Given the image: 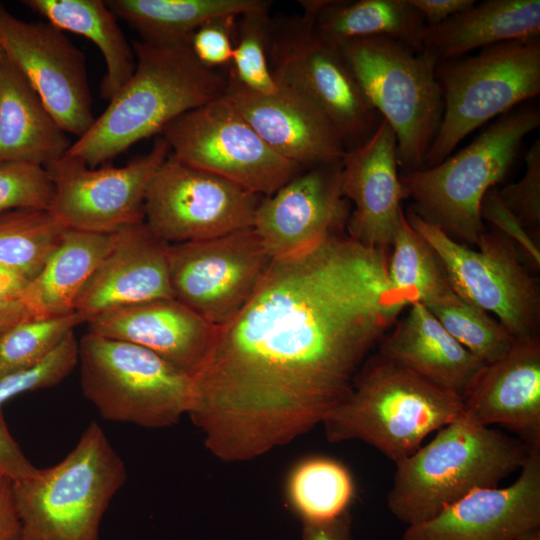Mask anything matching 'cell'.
I'll use <instances>...</instances> for the list:
<instances>
[{
  "label": "cell",
  "mask_w": 540,
  "mask_h": 540,
  "mask_svg": "<svg viewBox=\"0 0 540 540\" xmlns=\"http://www.w3.org/2000/svg\"><path fill=\"white\" fill-rule=\"evenodd\" d=\"M394 325L379 341L378 353L463 398L486 364L455 340L422 303L411 304Z\"/></svg>",
  "instance_id": "cell-24"
},
{
  "label": "cell",
  "mask_w": 540,
  "mask_h": 540,
  "mask_svg": "<svg viewBox=\"0 0 540 540\" xmlns=\"http://www.w3.org/2000/svg\"><path fill=\"white\" fill-rule=\"evenodd\" d=\"M444 110L424 168L450 156L471 132L540 93V37L507 41L438 62Z\"/></svg>",
  "instance_id": "cell-9"
},
{
  "label": "cell",
  "mask_w": 540,
  "mask_h": 540,
  "mask_svg": "<svg viewBox=\"0 0 540 540\" xmlns=\"http://www.w3.org/2000/svg\"><path fill=\"white\" fill-rule=\"evenodd\" d=\"M268 63L276 84L316 106L346 149L366 141L382 118L363 93L339 47L303 13L271 18Z\"/></svg>",
  "instance_id": "cell-10"
},
{
  "label": "cell",
  "mask_w": 540,
  "mask_h": 540,
  "mask_svg": "<svg viewBox=\"0 0 540 540\" xmlns=\"http://www.w3.org/2000/svg\"><path fill=\"white\" fill-rule=\"evenodd\" d=\"M0 540H23L13 482L0 475Z\"/></svg>",
  "instance_id": "cell-43"
},
{
  "label": "cell",
  "mask_w": 540,
  "mask_h": 540,
  "mask_svg": "<svg viewBox=\"0 0 540 540\" xmlns=\"http://www.w3.org/2000/svg\"><path fill=\"white\" fill-rule=\"evenodd\" d=\"M481 217L493 225V228L510 238L524 252L528 260L539 268L540 251L530 234L509 212L502 203L497 187H493L483 197Z\"/></svg>",
  "instance_id": "cell-41"
},
{
  "label": "cell",
  "mask_w": 540,
  "mask_h": 540,
  "mask_svg": "<svg viewBox=\"0 0 540 540\" xmlns=\"http://www.w3.org/2000/svg\"><path fill=\"white\" fill-rule=\"evenodd\" d=\"M170 153L158 135L149 152L123 167L107 162L90 168L64 155L44 167L54 187L48 211L67 229L93 233L110 234L142 223L147 187Z\"/></svg>",
  "instance_id": "cell-15"
},
{
  "label": "cell",
  "mask_w": 540,
  "mask_h": 540,
  "mask_svg": "<svg viewBox=\"0 0 540 540\" xmlns=\"http://www.w3.org/2000/svg\"><path fill=\"white\" fill-rule=\"evenodd\" d=\"M387 259L342 232L273 260L193 377L188 416L215 457H260L323 423L349 395L369 351L408 307L388 281Z\"/></svg>",
  "instance_id": "cell-1"
},
{
  "label": "cell",
  "mask_w": 540,
  "mask_h": 540,
  "mask_svg": "<svg viewBox=\"0 0 540 540\" xmlns=\"http://www.w3.org/2000/svg\"><path fill=\"white\" fill-rule=\"evenodd\" d=\"M421 14L426 26L438 25L472 7L474 0H408Z\"/></svg>",
  "instance_id": "cell-44"
},
{
  "label": "cell",
  "mask_w": 540,
  "mask_h": 540,
  "mask_svg": "<svg viewBox=\"0 0 540 540\" xmlns=\"http://www.w3.org/2000/svg\"><path fill=\"white\" fill-rule=\"evenodd\" d=\"M79 364V341L69 335L36 364L0 379V408L9 399L62 382Z\"/></svg>",
  "instance_id": "cell-37"
},
{
  "label": "cell",
  "mask_w": 540,
  "mask_h": 540,
  "mask_svg": "<svg viewBox=\"0 0 540 540\" xmlns=\"http://www.w3.org/2000/svg\"><path fill=\"white\" fill-rule=\"evenodd\" d=\"M37 471L38 468L28 460L10 434L0 408V475L19 482L32 477Z\"/></svg>",
  "instance_id": "cell-42"
},
{
  "label": "cell",
  "mask_w": 540,
  "mask_h": 540,
  "mask_svg": "<svg viewBox=\"0 0 540 540\" xmlns=\"http://www.w3.org/2000/svg\"><path fill=\"white\" fill-rule=\"evenodd\" d=\"M341 162L304 170L260 201L252 228L274 260L303 255L345 232L351 211Z\"/></svg>",
  "instance_id": "cell-17"
},
{
  "label": "cell",
  "mask_w": 540,
  "mask_h": 540,
  "mask_svg": "<svg viewBox=\"0 0 540 540\" xmlns=\"http://www.w3.org/2000/svg\"><path fill=\"white\" fill-rule=\"evenodd\" d=\"M0 48L56 122L78 138L92 126L86 56L49 22H26L0 3Z\"/></svg>",
  "instance_id": "cell-16"
},
{
  "label": "cell",
  "mask_w": 540,
  "mask_h": 540,
  "mask_svg": "<svg viewBox=\"0 0 540 540\" xmlns=\"http://www.w3.org/2000/svg\"><path fill=\"white\" fill-rule=\"evenodd\" d=\"M462 413L461 396L377 353L365 360L349 395L323 425L329 441L361 440L398 463Z\"/></svg>",
  "instance_id": "cell-4"
},
{
  "label": "cell",
  "mask_w": 540,
  "mask_h": 540,
  "mask_svg": "<svg viewBox=\"0 0 540 540\" xmlns=\"http://www.w3.org/2000/svg\"><path fill=\"white\" fill-rule=\"evenodd\" d=\"M405 217L437 253L460 298L494 316L516 339L539 337V288L510 238L494 228L486 229L473 249L422 219L411 207Z\"/></svg>",
  "instance_id": "cell-11"
},
{
  "label": "cell",
  "mask_w": 540,
  "mask_h": 540,
  "mask_svg": "<svg viewBox=\"0 0 540 540\" xmlns=\"http://www.w3.org/2000/svg\"><path fill=\"white\" fill-rule=\"evenodd\" d=\"M508 540H540V526L525 530Z\"/></svg>",
  "instance_id": "cell-48"
},
{
  "label": "cell",
  "mask_w": 540,
  "mask_h": 540,
  "mask_svg": "<svg viewBox=\"0 0 540 540\" xmlns=\"http://www.w3.org/2000/svg\"><path fill=\"white\" fill-rule=\"evenodd\" d=\"M132 47L136 57L132 77L65 154L90 168L160 135L180 115L225 95L228 76L200 63L189 43L157 46L140 40Z\"/></svg>",
  "instance_id": "cell-2"
},
{
  "label": "cell",
  "mask_w": 540,
  "mask_h": 540,
  "mask_svg": "<svg viewBox=\"0 0 540 540\" xmlns=\"http://www.w3.org/2000/svg\"><path fill=\"white\" fill-rule=\"evenodd\" d=\"M110 234L66 229L21 299L32 317L45 318L75 311L83 287L104 257Z\"/></svg>",
  "instance_id": "cell-28"
},
{
  "label": "cell",
  "mask_w": 540,
  "mask_h": 540,
  "mask_svg": "<svg viewBox=\"0 0 540 540\" xmlns=\"http://www.w3.org/2000/svg\"><path fill=\"white\" fill-rule=\"evenodd\" d=\"M426 307L455 340L485 364L505 356L516 340L494 316L456 293Z\"/></svg>",
  "instance_id": "cell-34"
},
{
  "label": "cell",
  "mask_w": 540,
  "mask_h": 540,
  "mask_svg": "<svg viewBox=\"0 0 540 540\" xmlns=\"http://www.w3.org/2000/svg\"><path fill=\"white\" fill-rule=\"evenodd\" d=\"M72 143L25 76L0 53V163L45 167Z\"/></svg>",
  "instance_id": "cell-25"
},
{
  "label": "cell",
  "mask_w": 540,
  "mask_h": 540,
  "mask_svg": "<svg viewBox=\"0 0 540 540\" xmlns=\"http://www.w3.org/2000/svg\"><path fill=\"white\" fill-rule=\"evenodd\" d=\"M79 365L83 395L106 420L165 428L189 413L193 378L141 346L87 332Z\"/></svg>",
  "instance_id": "cell-8"
},
{
  "label": "cell",
  "mask_w": 540,
  "mask_h": 540,
  "mask_svg": "<svg viewBox=\"0 0 540 540\" xmlns=\"http://www.w3.org/2000/svg\"><path fill=\"white\" fill-rule=\"evenodd\" d=\"M387 278L408 307L416 302L429 306L455 294L439 256L408 223L404 211L390 245Z\"/></svg>",
  "instance_id": "cell-31"
},
{
  "label": "cell",
  "mask_w": 540,
  "mask_h": 540,
  "mask_svg": "<svg viewBox=\"0 0 540 540\" xmlns=\"http://www.w3.org/2000/svg\"><path fill=\"white\" fill-rule=\"evenodd\" d=\"M2 52L1 48H0V53Z\"/></svg>",
  "instance_id": "cell-49"
},
{
  "label": "cell",
  "mask_w": 540,
  "mask_h": 540,
  "mask_svg": "<svg viewBox=\"0 0 540 540\" xmlns=\"http://www.w3.org/2000/svg\"><path fill=\"white\" fill-rule=\"evenodd\" d=\"M540 526V449L509 486L476 489L431 519L408 526L403 540H508Z\"/></svg>",
  "instance_id": "cell-19"
},
{
  "label": "cell",
  "mask_w": 540,
  "mask_h": 540,
  "mask_svg": "<svg viewBox=\"0 0 540 540\" xmlns=\"http://www.w3.org/2000/svg\"><path fill=\"white\" fill-rule=\"evenodd\" d=\"M169 247L145 222L110 233L108 250L80 292L74 309L88 321L114 309L174 298Z\"/></svg>",
  "instance_id": "cell-20"
},
{
  "label": "cell",
  "mask_w": 540,
  "mask_h": 540,
  "mask_svg": "<svg viewBox=\"0 0 540 540\" xmlns=\"http://www.w3.org/2000/svg\"><path fill=\"white\" fill-rule=\"evenodd\" d=\"M462 400L470 422L499 424L530 450L540 449V338L516 339L505 356L484 366Z\"/></svg>",
  "instance_id": "cell-23"
},
{
  "label": "cell",
  "mask_w": 540,
  "mask_h": 540,
  "mask_svg": "<svg viewBox=\"0 0 540 540\" xmlns=\"http://www.w3.org/2000/svg\"><path fill=\"white\" fill-rule=\"evenodd\" d=\"M126 479L123 459L91 422L60 462L13 482L23 540H99L103 516Z\"/></svg>",
  "instance_id": "cell-6"
},
{
  "label": "cell",
  "mask_w": 540,
  "mask_h": 540,
  "mask_svg": "<svg viewBox=\"0 0 540 540\" xmlns=\"http://www.w3.org/2000/svg\"><path fill=\"white\" fill-rule=\"evenodd\" d=\"M108 8L141 37L157 46L189 43L204 23L271 7L267 0H107Z\"/></svg>",
  "instance_id": "cell-30"
},
{
  "label": "cell",
  "mask_w": 540,
  "mask_h": 540,
  "mask_svg": "<svg viewBox=\"0 0 540 540\" xmlns=\"http://www.w3.org/2000/svg\"><path fill=\"white\" fill-rule=\"evenodd\" d=\"M29 282L21 273L0 265V299L21 301Z\"/></svg>",
  "instance_id": "cell-46"
},
{
  "label": "cell",
  "mask_w": 540,
  "mask_h": 540,
  "mask_svg": "<svg viewBox=\"0 0 540 540\" xmlns=\"http://www.w3.org/2000/svg\"><path fill=\"white\" fill-rule=\"evenodd\" d=\"M526 170L517 182L498 189V195L528 233H538L540 224V141L525 155Z\"/></svg>",
  "instance_id": "cell-39"
},
{
  "label": "cell",
  "mask_w": 540,
  "mask_h": 540,
  "mask_svg": "<svg viewBox=\"0 0 540 540\" xmlns=\"http://www.w3.org/2000/svg\"><path fill=\"white\" fill-rule=\"evenodd\" d=\"M273 260L252 227L170 244L171 289L175 299L221 327L249 302Z\"/></svg>",
  "instance_id": "cell-13"
},
{
  "label": "cell",
  "mask_w": 540,
  "mask_h": 540,
  "mask_svg": "<svg viewBox=\"0 0 540 540\" xmlns=\"http://www.w3.org/2000/svg\"><path fill=\"white\" fill-rule=\"evenodd\" d=\"M539 37V0H486L438 25L425 26L422 48L440 62L494 44Z\"/></svg>",
  "instance_id": "cell-26"
},
{
  "label": "cell",
  "mask_w": 540,
  "mask_h": 540,
  "mask_svg": "<svg viewBox=\"0 0 540 540\" xmlns=\"http://www.w3.org/2000/svg\"><path fill=\"white\" fill-rule=\"evenodd\" d=\"M22 3L62 31L82 35L98 47L106 64L100 95L110 101L136 67L133 47L116 16L102 0H23Z\"/></svg>",
  "instance_id": "cell-29"
},
{
  "label": "cell",
  "mask_w": 540,
  "mask_h": 540,
  "mask_svg": "<svg viewBox=\"0 0 540 540\" xmlns=\"http://www.w3.org/2000/svg\"><path fill=\"white\" fill-rule=\"evenodd\" d=\"M86 321L75 310L55 317H30L15 324L0 337V379L42 360Z\"/></svg>",
  "instance_id": "cell-35"
},
{
  "label": "cell",
  "mask_w": 540,
  "mask_h": 540,
  "mask_svg": "<svg viewBox=\"0 0 540 540\" xmlns=\"http://www.w3.org/2000/svg\"><path fill=\"white\" fill-rule=\"evenodd\" d=\"M160 136L179 161L262 197L304 171L275 152L225 95L180 115Z\"/></svg>",
  "instance_id": "cell-12"
},
{
  "label": "cell",
  "mask_w": 540,
  "mask_h": 540,
  "mask_svg": "<svg viewBox=\"0 0 540 540\" xmlns=\"http://www.w3.org/2000/svg\"><path fill=\"white\" fill-rule=\"evenodd\" d=\"M67 228L48 211L15 209L0 213V265L35 278Z\"/></svg>",
  "instance_id": "cell-33"
},
{
  "label": "cell",
  "mask_w": 540,
  "mask_h": 540,
  "mask_svg": "<svg viewBox=\"0 0 540 540\" xmlns=\"http://www.w3.org/2000/svg\"><path fill=\"white\" fill-rule=\"evenodd\" d=\"M530 451L517 437L461 415L396 463L389 511L408 526L425 522L473 490L498 487L522 468Z\"/></svg>",
  "instance_id": "cell-3"
},
{
  "label": "cell",
  "mask_w": 540,
  "mask_h": 540,
  "mask_svg": "<svg viewBox=\"0 0 540 540\" xmlns=\"http://www.w3.org/2000/svg\"><path fill=\"white\" fill-rule=\"evenodd\" d=\"M351 515H343L324 522H302L303 540H353Z\"/></svg>",
  "instance_id": "cell-45"
},
{
  "label": "cell",
  "mask_w": 540,
  "mask_h": 540,
  "mask_svg": "<svg viewBox=\"0 0 540 540\" xmlns=\"http://www.w3.org/2000/svg\"><path fill=\"white\" fill-rule=\"evenodd\" d=\"M303 14L333 43L380 36L421 51L426 26L408 0H307Z\"/></svg>",
  "instance_id": "cell-27"
},
{
  "label": "cell",
  "mask_w": 540,
  "mask_h": 540,
  "mask_svg": "<svg viewBox=\"0 0 540 540\" xmlns=\"http://www.w3.org/2000/svg\"><path fill=\"white\" fill-rule=\"evenodd\" d=\"M262 198L170 153L147 187L144 222L169 244L208 240L251 228Z\"/></svg>",
  "instance_id": "cell-14"
},
{
  "label": "cell",
  "mask_w": 540,
  "mask_h": 540,
  "mask_svg": "<svg viewBox=\"0 0 540 540\" xmlns=\"http://www.w3.org/2000/svg\"><path fill=\"white\" fill-rule=\"evenodd\" d=\"M540 125L539 107L523 103L500 115L469 145L439 164L400 173L405 197L422 219L475 246L486 230L481 203L514 165L524 138Z\"/></svg>",
  "instance_id": "cell-5"
},
{
  "label": "cell",
  "mask_w": 540,
  "mask_h": 540,
  "mask_svg": "<svg viewBox=\"0 0 540 540\" xmlns=\"http://www.w3.org/2000/svg\"><path fill=\"white\" fill-rule=\"evenodd\" d=\"M53 183L41 166L0 163V213L15 209L49 210Z\"/></svg>",
  "instance_id": "cell-38"
},
{
  "label": "cell",
  "mask_w": 540,
  "mask_h": 540,
  "mask_svg": "<svg viewBox=\"0 0 540 540\" xmlns=\"http://www.w3.org/2000/svg\"><path fill=\"white\" fill-rule=\"evenodd\" d=\"M88 332L141 346L192 378L215 344L218 327L175 298L157 299L90 318Z\"/></svg>",
  "instance_id": "cell-22"
},
{
  "label": "cell",
  "mask_w": 540,
  "mask_h": 540,
  "mask_svg": "<svg viewBox=\"0 0 540 540\" xmlns=\"http://www.w3.org/2000/svg\"><path fill=\"white\" fill-rule=\"evenodd\" d=\"M336 45L368 101L394 131L402 172L423 169L444 110L438 58L380 36Z\"/></svg>",
  "instance_id": "cell-7"
},
{
  "label": "cell",
  "mask_w": 540,
  "mask_h": 540,
  "mask_svg": "<svg viewBox=\"0 0 540 540\" xmlns=\"http://www.w3.org/2000/svg\"><path fill=\"white\" fill-rule=\"evenodd\" d=\"M344 197L353 204L347 234L362 246L389 254L403 213L404 189L398 172L394 131L382 118L363 143L347 149L341 160Z\"/></svg>",
  "instance_id": "cell-18"
},
{
  "label": "cell",
  "mask_w": 540,
  "mask_h": 540,
  "mask_svg": "<svg viewBox=\"0 0 540 540\" xmlns=\"http://www.w3.org/2000/svg\"><path fill=\"white\" fill-rule=\"evenodd\" d=\"M30 317L21 301L0 299V337L15 324Z\"/></svg>",
  "instance_id": "cell-47"
},
{
  "label": "cell",
  "mask_w": 540,
  "mask_h": 540,
  "mask_svg": "<svg viewBox=\"0 0 540 540\" xmlns=\"http://www.w3.org/2000/svg\"><path fill=\"white\" fill-rule=\"evenodd\" d=\"M270 23V7L237 18L234 51L228 74L244 88L262 95H271L278 90L267 55Z\"/></svg>",
  "instance_id": "cell-36"
},
{
  "label": "cell",
  "mask_w": 540,
  "mask_h": 540,
  "mask_svg": "<svg viewBox=\"0 0 540 540\" xmlns=\"http://www.w3.org/2000/svg\"><path fill=\"white\" fill-rule=\"evenodd\" d=\"M237 18L236 16L215 18L196 29L189 45L200 63L216 70L231 64Z\"/></svg>",
  "instance_id": "cell-40"
},
{
  "label": "cell",
  "mask_w": 540,
  "mask_h": 540,
  "mask_svg": "<svg viewBox=\"0 0 540 540\" xmlns=\"http://www.w3.org/2000/svg\"><path fill=\"white\" fill-rule=\"evenodd\" d=\"M225 96L279 155L303 170L341 162L346 147L328 118L300 95L278 86L254 93L228 75Z\"/></svg>",
  "instance_id": "cell-21"
},
{
  "label": "cell",
  "mask_w": 540,
  "mask_h": 540,
  "mask_svg": "<svg viewBox=\"0 0 540 540\" xmlns=\"http://www.w3.org/2000/svg\"><path fill=\"white\" fill-rule=\"evenodd\" d=\"M285 495L302 522H324L349 511L355 483L342 462L327 456H308L290 469Z\"/></svg>",
  "instance_id": "cell-32"
}]
</instances>
